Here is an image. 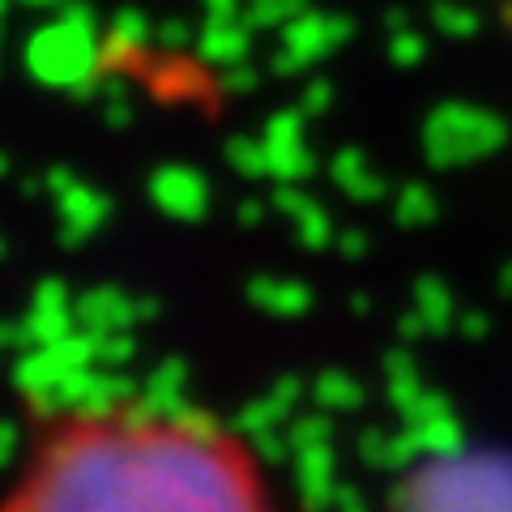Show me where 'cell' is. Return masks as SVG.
Wrapping results in <instances>:
<instances>
[{"label":"cell","instance_id":"obj_2","mask_svg":"<svg viewBox=\"0 0 512 512\" xmlns=\"http://www.w3.org/2000/svg\"><path fill=\"white\" fill-rule=\"evenodd\" d=\"M389 512H512V457L470 448L402 478Z\"/></svg>","mask_w":512,"mask_h":512},{"label":"cell","instance_id":"obj_1","mask_svg":"<svg viewBox=\"0 0 512 512\" xmlns=\"http://www.w3.org/2000/svg\"><path fill=\"white\" fill-rule=\"evenodd\" d=\"M5 512H282L256 453L201 410L99 402L30 444Z\"/></svg>","mask_w":512,"mask_h":512}]
</instances>
